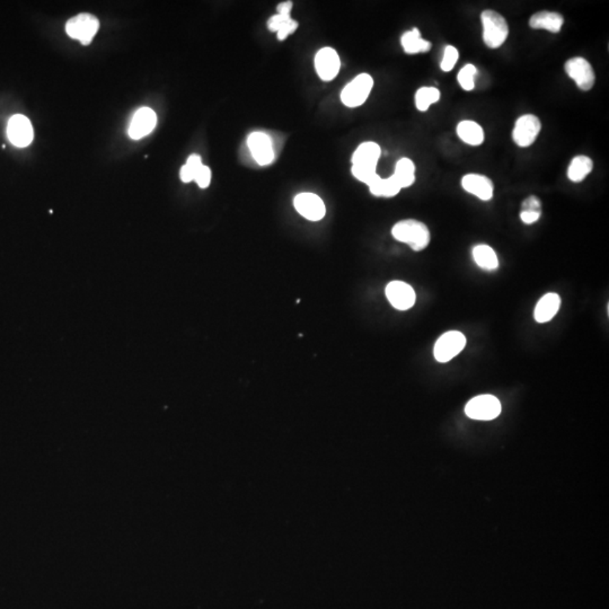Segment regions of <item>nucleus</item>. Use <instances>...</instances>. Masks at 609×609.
I'll return each instance as SVG.
<instances>
[{"label": "nucleus", "mask_w": 609, "mask_h": 609, "mask_svg": "<svg viewBox=\"0 0 609 609\" xmlns=\"http://www.w3.org/2000/svg\"><path fill=\"white\" fill-rule=\"evenodd\" d=\"M392 235L396 241L406 243L415 252L426 250L431 239L427 225L415 219L399 221L392 229Z\"/></svg>", "instance_id": "f257e3e1"}, {"label": "nucleus", "mask_w": 609, "mask_h": 609, "mask_svg": "<svg viewBox=\"0 0 609 609\" xmlns=\"http://www.w3.org/2000/svg\"><path fill=\"white\" fill-rule=\"evenodd\" d=\"M483 25V41L490 49H498L509 35L508 23L501 14L495 10H484L481 15Z\"/></svg>", "instance_id": "f03ea898"}, {"label": "nucleus", "mask_w": 609, "mask_h": 609, "mask_svg": "<svg viewBox=\"0 0 609 609\" xmlns=\"http://www.w3.org/2000/svg\"><path fill=\"white\" fill-rule=\"evenodd\" d=\"M374 86V79L370 74H358L352 81L344 87L341 99L348 108H358L367 101Z\"/></svg>", "instance_id": "7ed1b4c3"}, {"label": "nucleus", "mask_w": 609, "mask_h": 609, "mask_svg": "<svg viewBox=\"0 0 609 609\" xmlns=\"http://www.w3.org/2000/svg\"><path fill=\"white\" fill-rule=\"evenodd\" d=\"M99 22L92 14H79L69 19L66 24V32L74 40L88 46L99 31Z\"/></svg>", "instance_id": "20e7f679"}, {"label": "nucleus", "mask_w": 609, "mask_h": 609, "mask_svg": "<svg viewBox=\"0 0 609 609\" xmlns=\"http://www.w3.org/2000/svg\"><path fill=\"white\" fill-rule=\"evenodd\" d=\"M465 346L466 337L461 332H446L445 335H442L437 340L433 348V355L437 361L445 363L458 356L464 350Z\"/></svg>", "instance_id": "39448f33"}, {"label": "nucleus", "mask_w": 609, "mask_h": 609, "mask_svg": "<svg viewBox=\"0 0 609 609\" xmlns=\"http://www.w3.org/2000/svg\"><path fill=\"white\" fill-rule=\"evenodd\" d=\"M465 413L468 418L474 420H493L501 413V404L495 396H477L467 403Z\"/></svg>", "instance_id": "423d86ee"}, {"label": "nucleus", "mask_w": 609, "mask_h": 609, "mask_svg": "<svg viewBox=\"0 0 609 609\" xmlns=\"http://www.w3.org/2000/svg\"><path fill=\"white\" fill-rule=\"evenodd\" d=\"M564 70L566 74L575 81L578 88L583 92H588L594 87L596 74L590 62L585 58L575 57L572 59L568 60L564 65Z\"/></svg>", "instance_id": "0eeeda50"}, {"label": "nucleus", "mask_w": 609, "mask_h": 609, "mask_svg": "<svg viewBox=\"0 0 609 609\" xmlns=\"http://www.w3.org/2000/svg\"><path fill=\"white\" fill-rule=\"evenodd\" d=\"M541 130V120L536 115L525 114L516 121L512 131V139L517 146L527 148L535 143Z\"/></svg>", "instance_id": "6e6552de"}, {"label": "nucleus", "mask_w": 609, "mask_h": 609, "mask_svg": "<svg viewBox=\"0 0 609 609\" xmlns=\"http://www.w3.org/2000/svg\"><path fill=\"white\" fill-rule=\"evenodd\" d=\"M7 136L10 143L16 147H28L34 137L31 121L22 114L14 115L7 126Z\"/></svg>", "instance_id": "1a4fd4ad"}, {"label": "nucleus", "mask_w": 609, "mask_h": 609, "mask_svg": "<svg viewBox=\"0 0 609 609\" xmlns=\"http://www.w3.org/2000/svg\"><path fill=\"white\" fill-rule=\"evenodd\" d=\"M386 297L396 310H408L415 306L417 294L411 286L403 281H393L386 287Z\"/></svg>", "instance_id": "9d476101"}, {"label": "nucleus", "mask_w": 609, "mask_h": 609, "mask_svg": "<svg viewBox=\"0 0 609 609\" xmlns=\"http://www.w3.org/2000/svg\"><path fill=\"white\" fill-rule=\"evenodd\" d=\"M316 72L324 81H331L340 72L341 60L337 51L332 48H323L315 57Z\"/></svg>", "instance_id": "9b49d317"}, {"label": "nucleus", "mask_w": 609, "mask_h": 609, "mask_svg": "<svg viewBox=\"0 0 609 609\" xmlns=\"http://www.w3.org/2000/svg\"><path fill=\"white\" fill-rule=\"evenodd\" d=\"M248 146L252 156L261 166H266L274 159V150L270 137L266 133L253 132L248 136Z\"/></svg>", "instance_id": "f8f14e48"}, {"label": "nucleus", "mask_w": 609, "mask_h": 609, "mask_svg": "<svg viewBox=\"0 0 609 609\" xmlns=\"http://www.w3.org/2000/svg\"><path fill=\"white\" fill-rule=\"evenodd\" d=\"M294 206L301 216L310 221L322 220L326 214L324 202L314 193H300L294 198Z\"/></svg>", "instance_id": "ddd939ff"}, {"label": "nucleus", "mask_w": 609, "mask_h": 609, "mask_svg": "<svg viewBox=\"0 0 609 609\" xmlns=\"http://www.w3.org/2000/svg\"><path fill=\"white\" fill-rule=\"evenodd\" d=\"M461 186L465 191L475 195L482 201H490L493 198V183L489 177L481 174H467L461 179Z\"/></svg>", "instance_id": "4468645a"}, {"label": "nucleus", "mask_w": 609, "mask_h": 609, "mask_svg": "<svg viewBox=\"0 0 609 609\" xmlns=\"http://www.w3.org/2000/svg\"><path fill=\"white\" fill-rule=\"evenodd\" d=\"M156 124L157 117L155 112L149 108H140L133 115L129 128V136L134 140L141 139L155 129Z\"/></svg>", "instance_id": "2eb2a0df"}, {"label": "nucleus", "mask_w": 609, "mask_h": 609, "mask_svg": "<svg viewBox=\"0 0 609 609\" xmlns=\"http://www.w3.org/2000/svg\"><path fill=\"white\" fill-rule=\"evenodd\" d=\"M564 19L559 12H538L529 19V26L534 30H545L550 33H559L562 30Z\"/></svg>", "instance_id": "dca6fc26"}, {"label": "nucleus", "mask_w": 609, "mask_h": 609, "mask_svg": "<svg viewBox=\"0 0 609 609\" xmlns=\"http://www.w3.org/2000/svg\"><path fill=\"white\" fill-rule=\"evenodd\" d=\"M381 150L376 143H363L359 146L352 156L353 166L376 168L381 158Z\"/></svg>", "instance_id": "f3484780"}, {"label": "nucleus", "mask_w": 609, "mask_h": 609, "mask_svg": "<svg viewBox=\"0 0 609 609\" xmlns=\"http://www.w3.org/2000/svg\"><path fill=\"white\" fill-rule=\"evenodd\" d=\"M561 297L557 294L550 292L538 300L535 308L536 322L548 323L554 319L557 312L560 310Z\"/></svg>", "instance_id": "a211bd4d"}, {"label": "nucleus", "mask_w": 609, "mask_h": 609, "mask_svg": "<svg viewBox=\"0 0 609 609\" xmlns=\"http://www.w3.org/2000/svg\"><path fill=\"white\" fill-rule=\"evenodd\" d=\"M401 44L408 54L429 52L432 47V44L429 41L424 40L421 37L420 31L415 28L411 31L406 32L402 35Z\"/></svg>", "instance_id": "6ab92c4d"}, {"label": "nucleus", "mask_w": 609, "mask_h": 609, "mask_svg": "<svg viewBox=\"0 0 609 609\" xmlns=\"http://www.w3.org/2000/svg\"><path fill=\"white\" fill-rule=\"evenodd\" d=\"M268 28L277 32L279 40L283 41L298 28V23L289 14H275L268 22Z\"/></svg>", "instance_id": "aec40b11"}, {"label": "nucleus", "mask_w": 609, "mask_h": 609, "mask_svg": "<svg viewBox=\"0 0 609 609\" xmlns=\"http://www.w3.org/2000/svg\"><path fill=\"white\" fill-rule=\"evenodd\" d=\"M457 134L467 145L479 146L484 141V131L482 127L474 121L465 120L459 122L457 126Z\"/></svg>", "instance_id": "412c9836"}, {"label": "nucleus", "mask_w": 609, "mask_h": 609, "mask_svg": "<svg viewBox=\"0 0 609 609\" xmlns=\"http://www.w3.org/2000/svg\"><path fill=\"white\" fill-rule=\"evenodd\" d=\"M474 261L481 269L495 271L499 268L498 255L489 245H477L473 248Z\"/></svg>", "instance_id": "4be33fe9"}, {"label": "nucleus", "mask_w": 609, "mask_h": 609, "mask_svg": "<svg viewBox=\"0 0 609 609\" xmlns=\"http://www.w3.org/2000/svg\"><path fill=\"white\" fill-rule=\"evenodd\" d=\"M394 179L397 181L401 189L413 186L415 182V165L410 158H401L396 164Z\"/></svg>", "instance_id": "5701e85b"}, {"label": "nucleus", "mask_w": 609, "mask_h": 609, "mask_svg": "<svg viewBox=\"0 0 609 609\" xmlns=\"http://www.w3.org/2000/svg\"><path fill=\"white\" fill-rule=\"evenodd\" d=\"M368 186L371 194H374L375 197H383V198H393L395 195L399 194V191L402 190L397 181L394 179L393 175L388 179H381L378 175L374 182L370 183Z\"/></svg>", "instance_id": "b1692460"}, {"label": "nucleus", "mask_w": 609, "mask_h": 609, "mask_svg": "<svg viewBox=\"0 0 609 609\" xmlns=\"http://www.w3.org/2000/svg\"><path fill=\"white\" fill-rule=\"evenodd\" d=\"M592 168H594V161H591L590 157L577 156L573 158L568 168V177L572 182H582L591 173Z\"/></svg>", "instance_id": "393cba45"}, {"label": "nucleus", "mask_w": 609, "mask_h": 609, "mask_svg": "<svg viewBox=\"0 0 609 609\" xmlns=\"http://www.w3.org/2000/svg\"><path fill=\"white\" fill-rule=\"evenodd\" d=\"M440 90L436 87H421L415 94V106L420 112L429 110L432 104L440 99Z\"/></svg>", "instance_id": "a878e982"}, {"label": "nucleus", "mask_w": 609, "mask_h": 609, "mask_svg": "<svg viewBox=\"0 0 609 609\" xmlns=\"http://www.w3.org/2000/svg\"><path fill=\"white\" fill-rule=\"evenodd\" d=\"M477 67L474 65H466L461 68L458 74V83L461 88L467 92L473 90L475 87V76H477Z\"/></svg>", "instance_id": "bb28decb"}, {"label": "nucleus", "mask_w": 609, "mask_h": 609, "mask_svg": "<svg viewBox=\"0 0 609 609\" xmlns=\"http://www.w3.org/2000/svg\"><path fill=\"white\" fill-rule=\"evenodd\" d=\"M458 58H459L458 50L452 47V46H447L445 48V52H443V59H442L441 65H440L442 72H452L455 66L457 63Z\"/></svg>", "instance_id": "cd10ccee"}, {"label": "nucleus", "mask_w": 609, "mask_h": 609, "mask_svg": "<svg viewBox=\"0 0 609 609\" xmlns=\"http://www.w3.org/2000/svg\"><path fill=\"white\" fill-rule=\"evenodd\" d=\"M351 172H352L353 177H356L357 179H359L360 182L366 183L367 186H369L370 183L374 182L376 177H378L376 168H363V166H353L352 165Z\"/></svg>", "instance_id": "c85d7f7f"}, {"label": "nucleus", "mask_w": 609, "mask_h": 609, "mask_svg": "<svg viewBox=\"0 0 609 609\" xmlns=\"http://www.w3.org/2000/svg\"><path fill=\"white\" fill-rule=\"evenodd\" d=\"M194 181L201 189H206V188H208L209 184H210L211 181L210 168L202 165L200 170H199L198 172H197V174H195Z\"/></svg>", "instance_id": "c756f323"}, {"label": "nucleus", "mask_w": 609, "mask_h": 609, "mask_svg": "<svg viewBox=\"0 0 609 609\" xmlns=\"http://www.w3.org/2000/svg\"><path fill=\"white\" fill-rule=\"evenodd\" d=\"M541 211L523 210L520 214V219L526 225H532L541 218Z\"/></svg>", "instance_id": "7c9ffc66"}, {"label": "nucleus", "mask_w": 609, "mask_h": 609, "mask_svg": "<svg viewBox=\"0 0 609 609\" xmlns=\"http://www.w3.org/2000/svg\"><path fill=\"white\" fill-rule=\"evenodd\" d=\"M541 202L535 195H530L523 202V211H541Z\"/></svg>", "instance_id": "2f4dec72"}, {"label": "nucleus", "mask_w": 609, "mask_h": 609, "mask_svg": "<svg viewBox=\"0 0 609 609\" xmlns=\"http://www.w3.org/2000/svg\"><path fill=\"white\" fill-rule=\"evenodd\" d=\"M179 177L182 179V182L184 183H190L192 182V181H194V174H193V172H192L186 165H184V166L181 168Z\"/></svg>", "instance_id": "473e14b6"}, {"label": "nucleus", "mask_w": 609, "mask_h": 609, "mask_svg": "<svg viewBox=\"0 0 609 609\" xmlns=\"http://www.w3.org/2000/svg\"><path fill=\"white\" fill-rule=\"evenodd\" d=\"M291 10H292V3L291 1H283V3H279L278 7H277L278 14H289L290 15Z\"/></svg>", "instance_id": "72a5a7b5"}]
</instances>
